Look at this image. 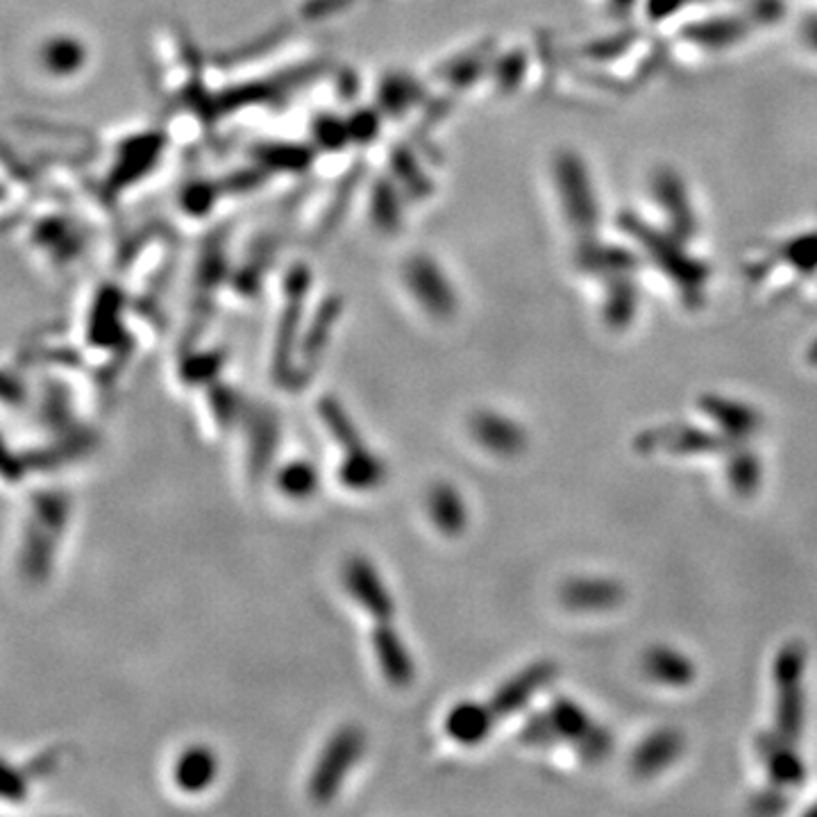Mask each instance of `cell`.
<instances>
[{
  "mask_svg": "<svg viewBox=\"0 0 817 817\" xmlns=\"http://www.w3.org/2000/svg\"><path fill=\"white\" fill-rule=\"evenodd\" d=\"M804 663L806 654L800 643H788L775 661V681L779 688L777 733L795 743L804 729Z\"/></svg>",
  "mask_w": 817,
  "mask_h": 817,
  "instance_id": "obj_1",
  "label": "cell"
},
{
  "mask_svg": "<svg viewBox=\"0 0 817 817\" xmlns=\"http://www.w3.org/2000/svg\"><path fill=\"white\" fill-rule=\"evenodd\" d=\"M623 225L627 232H631L638 241L643 243V248L652 254V260L666 271V275L675 279L683 298L688 302H697L706 285V268L700 262L686 257V252L675 241H670L668 237H663L658 232H652V229L643 225L641 221L627 218L623 221Z\"/></svg>",
  "mask_w": 817,
  "mask_h": 817,
  "instance_id": "obj_2",
  "label": "cell"
},
{
  "mask_svg": "<svg viewBox=\"0 0 817 817\" xmlns=\"http://www.w3.org/2000/svg\"><path fill=\"white\" fill-rule=\"evenodd\" d=\"M362 750L364 740L356 729H343L331 738V743L320 754L312 775V795L316 802H329V797L339 790L343 777L350 772L354 761L360 758Z\"/></svg>",
  "mask_w": 817,
  "mask_h": 817,
  "instance_id": "obj_3",
  "label": "cell"
},
{
  "mask_svg": "<svg viewBox=\"0 0 817 817\" xmlns=\"http://www.w3.org/2000/svg\"><path fill=\"white\" fill-rule=\"evenodd\" d=\"M343 583L350 591V595L354 598V602H360L375 620H381V623L391 620L395 611L393 598L368 558L356 556L348 561V566L343 570Z\"/></svg>",
  "mask_w": 817,
  "mask_h": 817,
  "instance_id": "obj_4",
  "label": "cell"
},
{
  "mask_svg": "<svg viewBox=\"0 0 817 817\" xmlns=\"http://www.w3.org/2000/svg\"><path fill=\"white\" fill-rule=\"evenodd\" d=\"M554 677H556L554 663L541 661V663H533V666H529L511 681H506L495 693V697L489 702V706L495 713V718H504V715L520 711L536 693H539V688L548 686Z\"/></svg>",
  "mask_w": 817,
  "mask_h": 817,
  "instance_id": "obj_5",
  "label": "cell"
},
{
  "mask_svg": "<svg viewBox=\"0 0 817 817\" xmlns=\"http://www.w3.org/2000/svg\"><path fill=\"white\" fill-rule=\"evenodd\" d=\"M686 743L683 736L675 729H661L648 736L641 745L636 747L631 756V770L636 777L650 779L666 768L681 756Z\"/></svg>",
  "mask_w": 817,
  "mask_h": 817,
  "instance_id": "obj_6",
  "label": "cell"
},
{
  "mask_svg": "<svg viewBox=\"0 0 817 817\" xmlns=\"http://www.w3.org/2000/svg\"><path fill=\"white\" fill-rule=\"evenodd\" d=\"M561 598H564V604L573 611H606L623 602L625 591L613 579L581 577L568 581L564 591H561Z\"/></svg>",
  "mask_w": 817,
  "mask_h": 817,
  "instance_id": "obj_7",
  "label": "cell"
},
{
  "mask_svg": "<svg viewBox=\"0 0 817 817\" xmlns=\"http://www.w3.org/2000/svg\"><path fill=\"white\" fill-rule=\"evenodd\" d=\"M373 650L379 661V668L385 677L395 686H406L414 679V663L404 648L402 638L387 623H381L373 631Z\"/></svg>",
  "mask_w": 817,
  "mask_h": 817,
  "instance_id": "obj_8",
  "label": "cell"
},
{
  "mask_svg": "<svg viewBox=\"0 0 817 817\" xmlns=\"http://www.w3.org/2000/svg\"><path fill=\"white\" fill-rule=\"evenodd\" d=\"M648 443L673 452H713L729 448L733 441L725 437V433L718 437V433H708L697 427H663L645 433V437L638 441V448Z\"/></svg>",
  "mask_w": 817,
  "mask_h": 817,
  "instance_id": "obj_9",
  "label": "cell"
},
{
  "mask_svg": "<svg viewBox=\"0 0 817 817\" xmlns=\"http://www.w3.org/2000/svg\"><path fill=\"white\" fill-rule=\"evenodd\" d=\"M700 409L727 433L731 441L750 437V433L758 429L761 425V418L752 406L733 402V400H725L718 395H702Z\"/></svg>",
  "mask_w": 817,
  "mask_h": 817,
  "instance_id": "obj_10",
  "label": "cell"
},
{
  "mask_svg": "<svg viewBox=\"0 0 817 817\" xmlns=\"http://www.w3.org/2000/svg\"><path fill=\"white\" fill-rule=\"evenodd\" d=\"M473 433L475 439L500 456L518 454L525 448V433L523 429L500 414L481 412L473 420Z\"/></svg>",
  "mask_w": 817,
  "mask_h": 817,
  "instance_id": "obj_11",
  "label": "cell"
},
{
  "mask_svg": "<svg viewBox=\"0 0 817 817\" xmlns=\"http://www.w3.org/2000/svg\"><path fill=\"white\" fill-rule=\"evenodd\" d=\"M493 722H495V713L489 704L481 706V704L466 702L450 711L445 720V731L450 733V738L456 740V743L477 745L491 733Z\"/></svg>",
  "mask_w": 817,
  "mask_h": 817,
  "instance_id": "obj_12",
  "label": "cell"
},
{
  "mask_svg": "<svg viewBox=\"0 0 817 817\" xmlns=\"http://www.w3.org/2000/svg\"><path fill=\"white\" fill-rule=\"evenodd\" d=\"M758 750L768 765V772L777 785H802L804 783V765L802 758L793 752L790 743L779 733H763L758 740Z\"/></svg>",
  "mask_w": 817,
  "mask_h": 817,
  "instance_id": "obj_13",
  "label": "cell"
},
{
  "mask_svg": "<svg viewBox=\"0 0 817 817\" xmlns=\"http://www.w3.org/2000/svg\"><path fill=\"white\" fill-rule=\"evenodd\" d=\"M643 670L650 679L666 686H688L695 681L693 661L666 645H656L645 652Z\"/></svg>",
  "mask_w": 817,
  "mask_h": 817,
  "instance_id": "obj_14",
  "label": "cell"
},
{
  "mask_svg": "<svg viewBox=\"0 0 817 817\" xmlns=\"http://www.w3.org/2000/svg\"><path fill=\"white\" fill-rule=\"evenodd\" d=\"M85 60L87 55L83 43L68 35L50 37L39 48V64L48 75H53V78H68V75H75V71L83 68Z\"/></svg>",
  "mask_w": 817,
  "mask_h": 817,
  "instance_id": "obj_15",
  "label": "cell"
},
{
  "mask_svg": "<svg viewBox=\"0 0 817 817\" xmlns=\"http://www.w3.org/2000/svg\"><path fill=\"white\" fill-rule=\"evenodd\" d=\"M558 180L568 191V210H570L573 221L579 227H593L595 202H593L589 177H586L583 168L575 160H566L564 164H561Z\"/></svg>",
  "mask_w": 817,
  "mask_h": 817,
  "instance_id": "obj_16",
  "label": "cell"
},
{
  "mask_svg": "<svg viewBox=\"0 0 817 817\" xmlns=\"http://www.w3.org/2000/svg\"><path fill=\"white\" fill-rule=\"evenodd\" d=\"M427 508H429V516H431L433 525H437L448 536L462 533L466 523H468L466 504H464L462 495L456 493V489L450 487V483H439V487H433L429 491Z\"/></svg>",
  "mask_w": 817,
  "mask_h": 817,
  "instance_id": "obj_17",
  "label": "cell"
},
{
  "mask_svg": "<svg viewBox=\"0 0 817 817\" xmlns=\"http://www.w3.org/2000/svg\"><path fill=\"white\" fill-rule=\"evenodd\" d=\"M216 758L208 747H191L175 763V783L187 793H200L216 777Z\"/></svg>",
  "mask_w": 817,
  "mask_h": 817,
  "instance_id": "obj_18",
  "label": "cell"
},
{
  "mask_svg": "<svg viewBox=\"0 0 817 817\" xmlns=\"http://www.w3.org/2000/svg\"><path fill=\"white\" fill-rule=\"evenodd\" d=\"M654 189H656V196H658L663 208H666V212L673 216L677 232L679 235L693 232V210L688 208L686 191H683V185H681L679 177L670 171H663V173L656 175Z\"/></svg>",
  "mask_w": 817,
  "mask_h": 817,
  "instance_id": "obj_19",
  "label": "cell"
},
{
  "mask_svg": "<svg viewBox=\"0 0 817 817\" xmlns=\"http://www.w3.org/2000/svg\"><path fill=\"white\" fill-rule=\"evenodd\" d=\"M743 33H745L743 21L727 18V21H708L702 25H693V28L688 30V39H693L702 46H711V48H725L743 37Z\"/></svg>",
  "mask_w": 817,
  "mask_h": 817,
  "instance_id": "obj_20",
  "label": "cell"
},
{
  "mask_svg": "<svg viewBox=\"0 0 817 817\" xmlns=\"http://www.w3.org/2000/svg\"><path fill=\"white\" fill-rule=\"evenodd\" d=\"M729 481L738 495H752L761 481L758 458L752 452H736L729 462Z\"/></svg>",
  "mask_w": 817,
  "mask_h": 817,
  "instance_id": "obj_21",
  "label": "cell"
},
{
  "mask_svg": "<svg viewBox=\"0 0 817 817\" xmlns=\"http://www.w3.org/2000/svg\"><path fill=\"white\" fill-rule=\"evenodd\" d=\"M318 475L312 464L296 462L279 473V489L289 498H310L316 491Z\"/></svg>",
  "mask_w": 817,
  "mask_h": 817,
  "instance_id": "obj_22",
  "label": "cell"
},
{
  "mask_svg": "<svg viewBox=\"0 0 817 817\" xmlns=\"http://www.w3.org/2000/svg\"><path fill=\"white\" fill-rule=\"evenodd\" d=\"M633 306H636V291L627 282V279L618 277L616 287L611 289V296L606 300V318L611 325H627L633 316Z\"/></svg>",
  "mask_w": 817,
  "mask_h": 817,
  "instance_id": "obj_23",
  "label": "cell"
},
{
  "mask_svg": "<svg viewBox=\"0 0 817 817\" xmlns=\"http://www.w3.org/2000/svg\"><path fill=\"white\" fill-rule=\"evenodd\" d=\"M636 264V260L631 257L629 252L625 250H616V248H604V250H595V254H586V266L593 268V271H604V273H613V275H625L631 266Z\"/></svg>",
  "mask_w": 817,
  "mask_h": 817,
  "instance_id": "obj_24",
  "label": "cell"
},
{
  "mask_svg": "<svg viewBox=\"0 0 817 817\" xmlns=\"http://www.w3.org/2000/svg\"><path fill=\"white\" fill-rule=\"evenodd\" d=\"M783 257L804 273L815 271L817 268V235H806V237L790 241L783 250Z\"/></svg>",
  "mask_w": 817,
  "mask_h": 817,
  "instance_id": "obj_25",
  "label": "cell"
},
{
  "mask_svg": "<svg viewBox=\"0 0 817 817\" xmlns=\"http://www.w3.org/2000/svg\"><path fill=\"white\" fill-rule=\"evenodd\" d=\"M688 3H695V0H650L648 10L654 18H663V16L673 14V12H679Z\"/></svg>",
  "mask_w": 817,
  "mask_h": 817,
  "instance_id": "obj_26",
  "label": "cell"
},
{
  "mask_svg": "<svg viewBox=\"0 0 817 817\" xmlns=\"http://www.w3.org/2000/svg\"><path fill=\"white\" fill-rule=\"evenodd\" d=\"M804 37H806V41H808L813 48H817V16H813L810 21H806V25H804Z\"/></svg>",
  "mask_w": 817,
  "mask_h": 817,
  "instance_id": "obj_27",
  "label": "cell"
},
{
  "mask_svg": "<svg viewBox=\"0 0 817 817\" xmlns=\"http://www.w3.org/2000/svg\"><path fill=\"white\" fill-rule=\"evenodd\" d=\"M611 3H613V5H616L618 10H627V8H631L633 0H611Z\"/></svg>",
  "mask_w": 817,
  "mask_h": 817,
  "instance_id": "obj_28",
  "label": "cell"
},
{
  "mask_svg": "<svg viewBox=\"0 0 817 817\" xmlns=\"http://www.w3.org/2000/svg\"><path fill=\"white\" fill-rule=\"evenodd\" d=\"M808 815H817V804H815V806H813V808L808 810Z\"/></svg>",
  "mask_w": 817,
  "mask_h": 817,
  "instance_id": "obj_29",
  "label": "cell"
}]
</instances>
